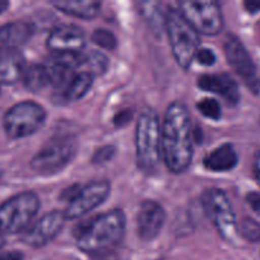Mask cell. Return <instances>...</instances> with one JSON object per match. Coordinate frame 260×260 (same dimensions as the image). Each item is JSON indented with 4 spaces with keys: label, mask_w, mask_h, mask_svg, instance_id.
Wrapping results in <instances>:
<instances>
[{
    "label": "cell",
    "mask_w": 260,
    "mask_h": 260,
    "mask_svg": "<svg viewBox=\"0 0 260 260\" xmlns=\"http://www.w3.org/2000/svg\"><path fill=\"white\" fill-rule=\"evenodd\" d=\"M193 140L189 111L182 102H173L161 122V157L170 172L182 174L189 168Z\"/></svg>",
    "instance_id": "1"
},
{
    "label": "cell",
    "mask_w": 260,
    "mask_h": 260,
    "mask_svg": "<svg viewBox=\"0 0 260 260\" xmlns=\"http://www.w3.org/2000/svg\"><path fill=\"white\" fill-rule=\"evenodd\" d=\"M126 231V216L121 210H112L91 218L76 231L78 246L84 253L112 251L122 241Z\"/></svg>",
    "instance_id": "2"
},
{
    "label": "cell",
    "mask_w": 260,
    "mask_h": 260,
    "mask_svg": "<svg viewBox=\"0 0 260 260\" xmlns=\"http://www.w3.org/2000/svg\"><path fill=\"white\" fill-rule=\"evenodd\" d=\"M137 164L142 172H156L161 159V123L156 112L146 108L139 117L136 127Z\"/></svg>",
    "instance_id": "3"
},
{
    "label": "cell",
    "mask_w": 260,
    "mask_h": 260,
    "mask_svg": "<svg viewBox=\"0 0 260 260\" xmlns=\"http://www.w3.org/2000/svg\"><path fill=\"white\" fill-rule=\"evenodd\" d=\"M167 32L175 61L180 68L187 70L200 50L197 32L183 18L179 10L175 9L167 12Z\"/></svg>",
    "instance_id": "4"
},
{
    "label": "cell",
    "mask_w": 260,
    "mask_h": 260,
    "mask_svg": "<svg viewBox=\"0 0 260 260\" xmlns=\"http://www.w3.org/2000/svg\"><path fill=\"white\" fill-rule=\"evenodd\" d=\"M40 198L33 192H23L0 206V231L3 234L24 233L40 210Z\"/></svg>",
    "instance_id": "5"
},
{
    "label": "cell",
    "mask_w": 260,
    "mask_h": 260,
    "mask_svg": "<svg viewBox=\"0 0 260 260\" xmlns=\"http://www.w3.org/2000/svg\"><path fill=\"white\" fill-rule=\"evenodd\" d=\"M202 207L220 236L226 241H234L238 236V223L230 200L223 190L210 188L202 194Z\"/></svg>",
    "instance_id": "6"
},
{
    "label": "cell",
    "mask_w": 260,
    "mask_h": 260,
    "mask_svg": "<svg viewBox=\"0 0 260 260\" xmlns=\"http://www.w3.org/2000/svg\"><path fill=\"white\" fill-rule=\"evenodd\" d=\"M46 121V111L35 102L25 101L13 106L4 116V128L13 140L37 132Z\"/></svg>",
    "instance_id": "7"
},
{
    "label": "cell",
    "mask_w": 260,
    "mask_h": 260,
    "mask_svg": "<svg viewBox=\"0 0 260 260\" xmlns=\"http://www.w3.org/2000/svg\"><path fill=\"white\" fill-rule=\"evenodd\" d=\"M179 12L197 33L216 36L223 28V15L216 2H182Z\"/></svg>",
    "instance_id": "8"
},
{
    "label": "cell",
    "mask_w": 260,
    "mask_h": 260,
    "mask_svg": "<svg viewBox=\"0 0 260 260\" xmlns=\"http://www.w3.org/2000/svg\"><path fill=\"white\" fill-rule=\"evenodd\" d=\"M76 154V144L70 139H58L33 156L30 167L42 175H52L65 169Z\"/></svg>",
    "instance_id": "9"
},
{
    "label": "cell",
    "mask_w": 260,
    "mask_h": 260,
    "mask_svg": "<svg viewBox=\"0 0 260 260\" xmlns=\"http://www.w3.org/2000/svg\"><path fill=\"white\" fill-rule=\"evenodd\" d=\"M111 193V183L108 180H94L84 187H79L78 192L68 202L65 210L66 220H76L91 212L108 198Z\"/></svg>",
    "instance_id": "10"
},
{
    "label": "cell",
    "mask_w": 260,
    "mask_h": 260,
    "mask_svg": "<svg viewBox=\"0 0 260 260\" xmlns=\"http://www.w3.org/2000/svg\"><path fill=\"white\" fill-rule=\"evenodd\" d=\"M223 48H225L226 58L231 68L235 70V73L245 80L251 90H259L260 81L256 76L255 63H254L251 56L249 55L245 46L240 42V40L230 36L226 40Z\"/></svg>",
    "instance_id": "11"
},
{
    "label": "cell",
    "mask_w": 260,
    "mask_h": 260,
    "mask_svg": "<svg viewBox=\"0 0 260 260\" xmlns=\"http://www.w3.org/2000/svg\"><path fill=\"white\" fill-rule=\"evenodd\" d=\"M65 213L60 211H52L46 213L36 223L23 233L22 240L27 245L33 248H41L47 245L60 234L65 225Z\"/></svg>",
    "instance_id": "12"
},
{
    "label": "cell",
    "mask_w": 260,
    "mask_h": 260,
    "mask_svg": "<svg viewBox=\"0 0 260 260\" xmlns=\"http://www.w3.org/2000/svg\"><path fill=\"white\" fill-rule=\"evenodd\" d=\"M85 33L74 24H62L56 27L47 38V47L56 55L80 53L85 47Z\"/></svg>",
    "instance_id": "13"
},
{
    "label": "cell",
    "mask_w": 260,
    "mask_h": 260,
    "mask_svg": "<svg viewBox=\"0 0 260 260\" xmlns=\"http://www.w3.org/2000/svg\"><path fill=\"white\" fill-rule=\"evenodd\" d=\"M167 221L164 208L155 201H144L137 213V233L142 240H154Z\"/></svg>",
    "instance_id": "14"
},
{
    "label": "cell",
    "mask_w": 260,
    "mask_h": 260,
    "mask_svg": "<svg viewBox=\"0 0 260 260\" xmlns=\"http://www.w3.org/2000/svg\"><path fill=\"white\" fill-rule=\"evenodd\" d=\"M198 86L225 99L230 106H236L240 101V90L236 81L228 74H208L198 79Z\"/></svg>",
    "instance_id": "15"
},
{
    "label": "cell",
    "mask_w": 260,
    "mask_h": 260,
    "mask_svg": "<svg viewBox=\"0 0 260 260\" xmlns=\"http://www.w3.org/2000/svg\"><path fill=\"white\" fill-rule=\"evenodd\" d=\"M33 35L32 24L27 22L8 23L0 27V50H17L25 45Z\"/></svg>",
    "instance_id": "16"
},
{
    "label": "cell",
    "mask_w": 260,
    "mask_h": 260,
    "mask_svg": "<svg viewBox=\"0 0 260 260\" xmlns=\"http://www.w3.org/2000/svg\"><path fill=\"white\" fill-rule=\"evenodd\" d=\"M25 60L17 50H0V84H13L25 71Z\"/></svg>",
    "instance_id": "17"
},
{
    "label": "cell",
    "mask_w": 260,
    "mask_h": 260,
    "mask_svg": "<svg viewBox=\"0 0 260 260\" xmlns=\"http://www.w3.org/2000/svg\"><path fill=\"white\" fill-rule=\"evenodd\" d=\"M238 154L231 144H223L216 147L203 160L206 169L215 173L230 172L238 165Z\"/></svg>",
    "instance_id": "18"
},
{
    "label": "cell",
    "mask_w": 260,
    "mask_h": 260,
    "mask_svg": "<svg viewBox=\"0 0 260 260\" xmlns=\"http://www.w3.org/2000/svg\"><path fill=\"white\" fill-rule=\"evenodd\" d=\"M53 7L57 8L60 12L81 19H93L99 14L102 8V3L95 0H57L52 3Z\"/></svg>",
    "instance_id": "19"
},
{
    "label": "cell",
    "mask_w": 260,
    "mask_h": 260,
    "mask_svg": "<svg viewBox=\"0 0 260 260\" xmlns=\"http://www.w3.org/2000/svg\"><path fill=\"white\" fill-rule=\"evenodd\" d=\"M45 68L47 71L48 84H51L55 88H62V86L68 88L71 79L74 78L73 69L65 61L61 60L58 56H55L52 60L45 63Z\"/></svg>",
    "instance_id": "20"
},
{
    "label": "cell",
    "mask_w": 260,
    "mask_h": 260,
    "mask_svg": "<svg viewBox=\"0 0 260 260\" xmlns=\"http://www.w3.org/2000/svg\"><path fill=\"white\" fill-rule=\"evenodd\" d=\"M140 12L149 24L150 29L156 36H160L162 30L167 29V14H164V12H162V7L160 3H140Z\"/></svg>",
    "instance_id": "21"
},
{
    "label": "cell",
    "mask_w": 260,
    "mask_h": 260,
    "mask_svg": "<svg viewBox=\"0 0 260 260\" xmlns=\"http://www.w3.org/2000/svg\"><path fill=\"white\" fill-rule=\"evenodd\" d=\"M93 86V75L89 74L88 71H83L71 79L70 84L68 85L65 90V96L69 102L80 101L81 98L88 94L90 88Z\"/></svg>",
    "instance_id": "22"
},
{
    "label": "cell",
    "mask_w": 260,
    "mask_h": 260,
    "mask_svg": "<svg viewBox=\"0 0 260 260\" xmlns=\"http://www.w3.org/2000/svg\"><path fill=\"white\" fill-rule=\"evenodd\" d=\"M23 84L30 91H40L48 84L45 65H32L23 74Z\"/></svg>",
    "instance_id": "23"
},
{
    "label": "cell",
    "mask_w": 260,
    "mask_h": 260,
    "mask_svg": "<svg viewBox=\"0 0 260 260\" xmlns=\"http://www.w3.org/2000/svg\"><path fill=\"white\" fill-rule=\"evenodd\" d=\"M108 58L106 55L98 51H93L83 56V66L88 69V73L91 75H102L108 70Z\"/></svg>",
    "instance_id": "24"
},
{
    "label": "cell",
    "mask_w": 260,
    "mask_h": 260,
    "mask_svg": "<svg viewBox=\"0 0 260 260\" xmlns=\"http://www.w3.org/2000/svg\"><path fill=\"white\" fill-rule=\"evenodd\" d=\"M197 109L206 118L213 119V121H218L221 116H222L220 103L213 98H205L198 102Z\"/></svg>",
    "instance_id": "25"
},
{
    "label": "cell",
    "mask_w": 260,
    "mask_h": 260,
    "mask_svg": "<svg viewBox=\"0 0 260 260\" xmlns=\"http://www.w3.org/2000/svg\"><path fill=\"white\" fill-rule=\"evenodd\" d=\"M91 40L95 43L96 46H99L101 48L104 50H114L117 47V38L111 30L107 29H96L94 30L93 35H91Z\"/></svg>",
    "instance_id": "26"
},
{
    "label": "cell",
    "mask_w": 260,
    "mask_h": 260,
    "mask_svg": "<svg viewBox=\"0 0 260 260\" xmlns=\"http://www.w3.org/2000/svg\"><path fill=\"white\" fill-rule=\"evenodd\" d=\"M241 235L250 243L260 241V223L253 218H244L241 223Z\"/></svg>",
    "instance_id": "27"
},
{
    "label": "cell",
    "mask_w": 260,
    "mask_h": 260,
    "mask_svg": "<svg viewBox=\"0 0 260 260\" xmlns=\"http://www.w3.org/2000/svg\"><path fill=\"white\" fill-rule=\"evenodd\" d=\"M114 155H116V147L112 146V145H106V146L101 147L94 152L91 161L94 164H106L109 160L113 159Z\"/></svg>",
    "instance_id": "28"
},
{
    "label": "cell",
    "mask_w": 260,
    "mask_h": 260,
    "mask_svg": "<svg viewBox=\"0 0 260 260\" xmlns=\"http://www.w3.org/2000/svg\"><path fill=\"white\" fill-rule=\"evenodd\" d=\"M198 62L203 66H212L216 62V55L210 48H200L196 55Z\"/></svg>",
    "instance_id": "29"
},
{
    "label": "cell",
    "mask_w": 260,
    "mask_h": 260,
    "mask_svg": "<svg viewBox=\"0 0 260 260\" xmlns=\"http://www.w3.org/2000/svg\"><path fill=\"white\" fill-rule=\"evenodd\" d=\"M132 119V111L131 109H123V111H119L118 113L114 116L113 122L117 127H123L128 123Z\"/></svg>",
    "instance_id": "30"
},
{
    "label": "cell",
    "mask_w": 260,
    "mask_h": 260,
    "mask_svg": "<svg viewBox=\"0 0 260 260\" xmlns=\"http://www.w3.org/2000/svg\"><path fill=\"white\" fill-rule=\"evenodd\" d=\"M246 202H248L249 207L260 216V193L251 192L246 196Z\"/></svg>",
    "instance_id": "31"
},
{
    "label": "cell",
    "mask_w": 260,
    "mask_h": 260,
    "mask_svg": "<svg viewBox=\"0 0 260 260\" xmlns=\"http://www.w3.org/2000/svg\"><path fill=\"white\" fill-rule=\"evenodd\" d=\"M91 260H122V259L119 258L118 254H116L113 250H112V251H107V253L93 255L91 256Z\"/></svg>",
    "instance_id": "32"
},
{
    "label": "cell",
    "mask_w": 260,
    "mask_h": 260,
    "mask_svg": "<svg viewBox=\"0 0 260 260\" xmlns=\"http://www.w3.org/2000/svg\"><path fill=\"white\" fill-rule=\"evenodd\" d=\"M0 260H23V255L19 251H8L0 254Z\"/></svg>",
    "instance_id": "33"
},
{
    "label": "cell",
    "mask_w": 260,
    "mask_h": 260,
    "mask_svg": "<svg viewBox=\"0 0 260 260\" xmlns=\"http://www.w3.org/2000/svg\"><path fill=\"white\" fill-rule=\"evenodd\" d=\"M244 7L248 10L249 13H258L260 12V2H255V0H250V2L244 3Z\"/></svg>",
    "instance_id": "34"
},
{
    "label": "cell",
    "mask_w": 260,
    "mask_h": 260,
    "mask_svg": "<svg viewBox=\"0 0 260 260\" xmlns=\"http://www.w3.org/2000/svg\"><path fill=\"white\" fill-rule=\"evenodd\" d=\"M254 172H255V177L260 184V151L255 156V161H254Z\"/></svg>",
    "instance_id": "35"
},
{
    "label": "cell",
    "mask_w": 260,
    "mask_h": 260,
    "mask_svg": "<svg viewBox=\"0 0 260 260\" xmlns=\"http://www.w3.org/2000/svg\"><path fill=\"white\" fill-rule=\"evenodd\" d=\"M8 5H9V3H7V2H0V14H2V13L4 12L5 9H7Z\"/></svg>",
    "instance_id": "36"
},
{
    "label": "cell",
    "mask_w": 260,
    "mask_h": 260,
    "mask_svg": "<svg viewBox=\"0 0 260 260\" xmlns=\"http://www.w3.org/2000/svg\"><path fill=\"white\" fill-rule=\"evenodd\" d=\"M4 243H5V239H4V234L2 233V231H0V248H2L3 245H4Z\"/></svg>",
    "instance_id": "37"
},
{
    "label": "cell",
    "mask_w": 260,
    "mask_h": 260,
    "mask_svg": "<svg viewBox=\"0 0 260 260\" xmlns=\"http://www.w3.org/2000/svg\"><path fill=\"white\" fill-rule=\"evenodd\" d=\"M2 175H3V172H2V169H0V179H2Z\"/></svg>",
    "instance_id": "38"
}]
</instances>
